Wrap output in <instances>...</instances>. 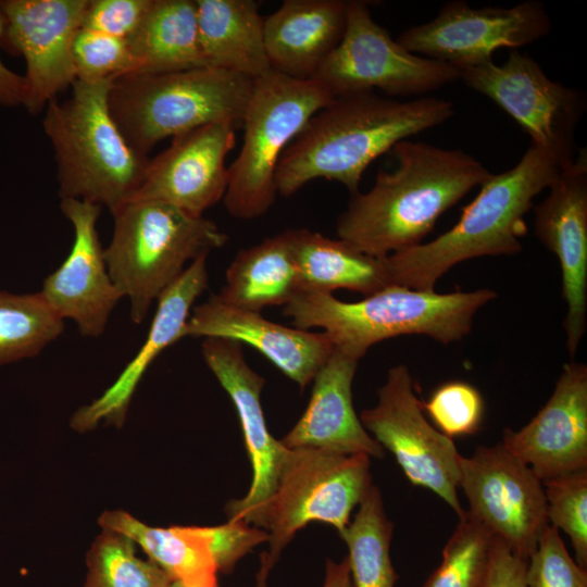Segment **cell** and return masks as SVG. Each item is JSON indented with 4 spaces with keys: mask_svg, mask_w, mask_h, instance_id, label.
Listing matches in <instances>:
<instances>
[{
    "mask_svg": "<svg viewBox=\"0 0 587 587\" xmlns=\"http://www.w3.org/2000/svg\"><path fill=\"white\" fill-rule=\"evenodd\" d=\"M389 152L395 167L351 195L336 224L339 239L375 258L424 242L437 220L491 175L460 149L407 139Z\"/></svg>",
    "mask_w": 587,
    "mask_h": 587,
    "instance_id": "obj_1",
    "label": "cell"
},
{
    "mask_svg": "<svg viewBox=\"0 0 587 587\" xmlns=\"http://www.w3.org/2000/svg\"><path fill=\"white\" fill-rule=\"evenodd\" d=\"M453 114L452 102L436 97L409 101L376 92L335 97L283 153L275 175L277 193L290 197L308 183L324 178L340 183L353 195L374 160Z\"/></svg>",
    "mask_w": 587,
    "mask_h": 587,
    "instance_id": "obj_2",
    "label": "cell"
},
{
    "mask_svg": "<svg viewBox=\"0 0 587 587\" xmlns=\"http://www.w3.org/2000/svg\"><path fill=\"white\" fill-rule=\"evenodd\" d=\"M562 165L529 145L508 171L491 174L458 223L432 241L384 258L389 285L435 290L438 279L460 262L522 250L525 215L534 199L553 182Z\"/></svg>",
    "mask_w": 587,
    "mask_h": 587,
    "instance_id": "obj_3",
    "label": "cell"
},
{
    "mask_svg": "<svg viewBox=\"0 0 587 587\" xmlns=\"http://www.w3.org/2000/svg\"><path fill=\"white\" fill-rule=\"evenodd\" d=\"M497 297L495 290L438 294L389 285L355 302L329 292L300 291L283 314L297 328L320 327L334 348L360 360L377 342L423 335L444 345L466 336L477 311Z\"/></svg>",
    "mask_w": 587,
    "mask_h": 587,
    "instance_id": "obj_4",
    "label": "cell"
},
{
    "mask_svg": "<svg viewBox=\"0 0 587 587\" xmlns=\"http://www.w3.org/2000/svg\"><path fill=\"white\" fill-rule=\"evenodd\" d=\"M112 79H76L64 101L46 107L43 130L57 164L61 199L105 207L111 214L130 200L149 162L115 123L108 103Z\"/></svg>",
    "mask_w": 587,
    "mask_h": 587,
    "instance_id": "obj_5",
    "label": "cell"
},
{
    "mask_svg": "<svg viewBox=\"0 0 587 587\" xmlns=\"http://www.w3.org/2000/svg\"><path fill=\"white\" fill-rule=\"evenodd\" d=\"M104 249L109 274L140 324L152 303L183 274L187 263L223 247L227 235L203 215L158 200H132L112 214Z\"/></svg>",
    "mask_w": 587,
    "mask_h": 587,
    "instance_id": "obj_6",
    "label": "cell"
},
{
    "mask_svg": "<svg viewBox=\"0 0 587 587\" xmlns=\"http://www.w3.org/2000/svg\"><path fill=\"white\" fill-rule=\"evenodd\" d=\"M253 82L210 66L128 73L112 79L108 103L127 142L148 155L159 141L208 124L240 126Z\"/></svg>",
    "mask_w": 587,
    "mask_h": 587,
    "instance_id": "obj_7",
    "label": "cell"
},
{
    "mask_svg": "<svg viewBox=\"0 0 587 587\" xmlns=\"http://www.w3.org/2000/svg\"><path fill=\"white\" fill-rule=\"evenodd\" d=\"M335 97L315 79H297L275 71L253 82L241 126V149L228 166L223 198L227 212L240 220L265 214L277 190L278 162L308 121Z\"/></svg>",
    "mask_w": 587,
    "mask_h": 587,
    "instance_id": "obj_8",
    "label": "cell"
},
{
    "mask_svg": "<svg viewBox=\"0 0 587 587\" xmlns=\"http://www.w3.org/2000/svg\"><path fill=\"white\" fill-rule=\"evenodd\" d=\"M370 457L313 448L287 450L275 491L261 527L268 533L271 567L296 533L312 522L341 533L350 514L372 486Z\"/></svg>",
    "mask_w": 587,
    "mask_h": 587,
    "instance_id": "obj_9",
    "label": "cell"
},
{
    "mask_svg": "<svg viewBox=\"0 0 587 587\" xmlns=\"http://www.w3.org/2000/svg\"><path fill=\"white\" fill-rule=\"evenodd\" d=\"M313 79L334 97L376 89L407 97L460 79V71L408 51L373 18L366 2L352 0L347 4L344 36Z\"/></svg>",
    "mask_w": 587,
    "mask_h": 587,
    "instance_id": "obj_10",
    "label": "cell"
},
{
    "mask_svg": "<svg viewBox=\"0 0 587 587\" xmlns=\"http://www.w3.org/2000/svg\"><path fill=\"white\" fill-rule=\"evenodd\" d=\"M467 87L508 113L529 136L530 145L562 167L574 160L575 129L585 111L582 91L550 79L527 53L511 50L508 59L460 72Z\"/></svg>",
    "mask_w": 587,
    "mask_h": 587,
    "instance_id": "obj_11",
    "label": "cell"
},
{
    "mask_svg": "<svg viewBox=\"0 0 587 587\" xmlns=\"http://www.w3.org/2000/svg\"><path fill=\"white\" fill-rule=\"evenodd\" d=\"M359 417L373 438L394 454L412 485L435 492L459 517L464 514L457 491L461 454L453 440L426 420L405 365L388 371L376 405L363 410Z\"/></svg>",
    "mask_w": 587,
    "mask_h": 587,
    "instance_id": "obj_12",
    "label": "cell"
},
{
    "mask_svg": "<svg viewBox=\"0 0 587 587\" xmlns=\"http://www.w3.org/2000/svg\"><path fill=\"white\" fill-rule=\"evenodd\" d=\"M550 29L549 14L537 0L480 9L455 0L445 3L433 20L402 32L397 41L412 53L461 72L492 61L498 49L529 45Z\"/></svg>",
    "mask_w": 587,
    "mask_h": 587,
    "instance_id": "obj_13",
    "label": "cell"
},
{
    "mask_svg": "<svg viewBox=\"0 0 587 587\" xmlns=\"http://www.w3.org/2000/svg\"><path fill=\"white\" fill-rule=\"evenodd\" d=\"M459 487L466 513L528 560L549 525L544 486L530 467L501 444L479 446L471 457L460 455Z\"/></svg>",
    "mask_w": 587,
    "mask_h": 587,
    "instance_id": "obj_14",
    "label": "cell"
},
{
    "mask_svg": "<svg viewBox=\"0 0 587 587\" xmlns=\"http://www.w3.org/2000/svg\"><path fill=\"white\" fill-rule=\"evenodd\" d=\"M88 0H1L5 26L2 36L26 62L32 114L46 109L77 79L74 39L82 28Z\"/></svg>",
    "mask_w": 587,
    "mask_h": 587,
    "instance_id": "obj_15",
    "label": "cell"
},
{
    "mask_svg": "<svg viewBox=\"0 0 587 587\" xmlns=\"http://www.w3.org/2000/svg\"><path fill=\"white\" fill-rule=\"evenodd\" d=\"M201 353L236 408L252 469L249 491L241 499L229 501L226 514L229 521L261 527L288 450L267 429L261 405L265 379L248 365L241 345L235 340L204 338Z\"/></svg>",
    "mask_w": 587,
    "mask_h": 587,
    "instance_id": "obj_16",
    "label": "cell"
},
{
    "mask_svg": "<svg viewBox=\"0 0 587 587\" xmlns=\"http://www.w3.org/2000/svg\"><path fill=\"white\" fill-rule=\"evenodd\" d=\"M534 208L539 241L559 259L562 295L566 303L563 327L571 357L586 330L587 313V152L580 149L548 187Z\"/></svg>",
    "mask_w": 587,
    "mask_h": 587,
    "instance_id": "obj_17",
    "label": "cell"
},
{
    "mask_svg": "<svg viewBox=\"0 0 587 587\" xmlns=\"http://www.w3.org/2000/svg\"><path fill=\"white\" fill-rule=\"evenodd\" d=\"M60 208L74 229V241L64 262L48 275L39 291L63 321H73L85 337H100L122 299L104 259L97 232L101 207L65 198Z\"/></svg>",
    "mask_w": 587,
    "mask_h": 587,
    "instance_id": "obj_18",
    "label": "cell"
},
{
    "mask_svg": "<svg viewBox=\"0 0 587 587\" xmlns=\"http://www.w3.org/2000/svg\"><path fill=\"white\" fill-rule=\"evenodd\" d=\"M236 143V126L212 123L172 138L149 159L145 177L132 200H158L190 214L223 200L228 186L226 158ZM128 202V201H127Z\"/></svg>",
    "mask_w": 587,
    "mask_h": 587,
    "instance_id": "obj_19",
    "label": "cell"
},
{
    "mask_svg": "<svg viewBox=\"0 0 587 587\" xmlns=\"http://www.w3.org/2000/svg\"><path fill=\"white\" fill-rule=\"evenodd\" d=\"M501 445L541 482L587 469L586 364H565L547 403L520 430L504 428Z\"/></svg>",
    "mask_w": 587,
    "mask_h": 587,
    "instance_id": "obj_20",
    "label": "cell"
},
{
    "mask_svg": "<svg viewBox=\"0 0 587 587\" xmlns=\"http://www.w3.org/2000/svg\"><path fill=\"white\" fill-rule=\"evenodd\" d=\"M183 337L225 338L246 344L267 358L304 389L334 351L323 333L288 327L266 320L260 312L234 307L211 295L195 307Z\"/></svg>",
    "mask_w": 587,
    "mask_h": 587,
    "instance_id": "obj_21",
    "label": "cell"
},
{
    "mask_svg": "<svg viewBox=\"0 0 587 587\" xmlns=\"http://www.w3.org/2000/svg\"><path fill=\"white\" fill-rule=\"evenodd\" d=\"M208 254L193 260L183 274L157 300L158 307L145 342L116 380L90 404L78 409L71 426L80 433L93 429L103 421L121 426L133 395L155 358L183 338L193 304L208 287Z\"/></svg>",
    "mask_w": 587,
    "mask_h": 587,
    "instance_id": "obj_22",
    "label": "cell"
},
{
    "mask_svg": "<svg viewBox=\"0 0 587 587\" xmlns=\"http://www.w3.org/2000/svg\"><path fill=\"white\" fill-rule=\"evenodd\" d=\"M358 359L334 348L316 373L303 414L280 440L289 449L313 448L338 454L383 458L384 448L369 434L352 403Z\"/></svg>",
    "mask_w": 587,
    "mask_h": 587,
    "instance_id": "obj_23",
    "label": "cell"
},
{
    "mask_svg": "<svg viewBox=\"0 0 587 587\" xmlns=\"http://www.w3.org/2000/svg\"><path fill=\"white\" fill-rule=\"evenodd\" d=\"M344 0H286L264 18V40L273 71L313 79L340 42L347 20Z\"/></svg>",
    "mask_w": 587,
    "mask_h": 587,
    "instance_id": "obj_24",
    "label": "cell"
},
{
    "mask_svg": "<svg viewBox=\"0 0 587 587\" xmlns=\"http://www.w3.org/2000/svg\"><path fill=\"white\" fill-rule=\"evenodd\" d=\"M198 37L205 66L255 80L272 71L264 18L253 0H196Z\"/></svg>",
    "mask_w": 587,
    "mask_h": 587,
    "instance_id": "obj_25",
    "label": "cell"
},
{
    "mask_svg": "<svg viewBox=\"0 0 587 587\" xmlns=\"http://www.w3.org/2000/svg\"><path fill=\"white\" fill-rule=\"evenodd\" d=\"M99 524L140 546L173 582L186 587H218L211 526H149L121 510L102 513Z\"/></svg>",
    "mask_w": 587,
    "mask_h": 587,
    "instance_id": "obj_26",
    "label": "cell"
},
{
    "mask_svg": "<svg viewBox=\"0 0 587 587\" xmlns=\"http://www.w3.org/2000/svg\"><path fill=\"white\" fill-rule=\"evenodd\" d=\"M287 233L300 291L333 294L344 288L366 297L389 286L384 258L369 255L339 238L310 229H287Z\"/></svg>",
    "mask_w": 587,
    "mask_h": 587,
    "instance_id": "obj_27",
    "label": "cell"
},
{
    "mask_svg": "<svg viewBox=\"0 0 587 587\" xmlns=\"http://www.w3.org/2000/svg\"><path fill=\"white\" fill-rule=\"evenodd\" d=\"M135 70L159 74L205 66L200 49L196 0H152L127 40Z\"/></svg>",
    "mask_w": 587,
    "mask_h": 587,
    "instance_id": "obj_28",
    "label": "cell"
},
{
    "mask_svg": "<svg viewBox=\"0 0 587 587\" xmlns=\"http://www.w3.org/2000/svg\"><path fill=\"white\" fill-rule=\"evenodd\" d=\"M300 291L287 230L241 249L229 264L217 297L237 308L261 312L285 305Z\"/></svg>",
    "mask_w": 587,
    "mask_h": 587,
    "instance_id": "obj_29",
    "label": "cell"
},
{
    "mask_svg": "<svg viewBox=\"0 0 587 587\" xmlns=\"http://www.w3.org/2000/svg\"><path fill=\"white\" fill-rule=\"evenodd\" d=\"M394 524L387 519L379 489L372 485L352 522L339 533L346 542L355 587H395L390 559Z\"/></svg>",
    "mask_w": 587,
    "mask_h": 587,
    "instance_id": "obj_30",
    "label": "cell"
},
{
    "mask_svg": "<svg viewBox=\"0 0 587 587\" xmlns=\"http://www.w3.org/2000/svg\"><path fill=\"white\" fill-rule=\"evenodd\" d=\"M63 329L39 291H0V365L38 355Z\"/></svg>",
    "mask_w": 587,
    "mask_h": 587,
    "instance_id": "obj_31",
    "label": "cell"
},
{
    "mask_svg": "<svg viewBox=\"0 0 587 587\" xmlns=\"http://www.w3.org/2000/svg\"><path fill=\"white\" fill-rule=\"evenodd\" d=\"M128 537L103 529L88 554L85 587H171V577L151 560L136 555Z\"/></svg>",
    "mask_w": 587,
    "mask_h": 587,
    "instance_id": "obj_32",
    "label": "cell"
},
{
    "mask_svg": "<svg viewBox=\"0 0 587 587\" xmlns=\"http://www.w3.org/2000/svg\"><path fill=\"white\" fill-rule=\"evenodd\" d=\"M494 542L495 536L465 511L423 587H485Z\"/></svg>",
    "mask_w": 587,
    "mask_h": 587,
    "instance_id": "obj_33",
    "label": "cell"
},
{
    "mask_svg": "<svg viewBox=\"0 0 587 587\" xmlns=\"http://www.w3.org/2000/svg\"><path fill=\"white\" fill-rule=\"evenodd\" d=\"M542 483L549 525L564 530L575 550L576 563L587 569V469Z\"/></svg>",
    "mask_w": 587,
    "mask_h": 587,
    "instance_id": "obj_34",
    "label": "cell"
},
{
    "mask_svg": "<svg viewBox=\"0 0 587 587\" xmlns=\"http://www.w3.org/2000/svg\"><path fill=\"white\" fill-rule=\"evenodd\" d=\"M437 429L449 438L472 435L482 424L484 401L471 384L452 380L442 384L423 403Z\"/></svg>",
    "mask_w": 587,
    "mask_h": 587,
    "instance_id": "obj_35",
    "label": "cell"
},
{
    "mask_svg": "<svg viewBox=\"0 0 587 587\" xmlns=\"http://www.w3.org/2000/svg\"><path fill=\"white\" fill-rule=\"evenodd\" d=\"M77 79H114L133 73L134 60L126 40L80 28L74 39Z\"/></svg>",
    "mask_w": 587,
    "mask_h": 587,
    "instance_id": "obj_36",
    "label": "cell"
},
{
    "mask_svg": "<svg viewBox=\"0 0 587 587\" xmlns=\"http://www.w3.org/2000/svg\"><path fill=\"white\" fill-rule=\"evenodd\" d=\"M526 587H587V571L572 559L559 529L551 525L528 558Z\"/></svg>",
    "mask_w": 587,
    "mask_h": 587,
    "instance_id": "obj_37",
    "label": "cell"
},
{
    "mask_svg": "<svg viewBox=\"0 0 587 587\" xmlns=\"http://www.w3.org/2000/svg\"><path fill=\"white\" fill-rule=\"evenodd\" d=\"M152 0H88L82 28L127 40L139 27Z\"/></svg>",
    "mask_w": 587,
    "mask_h": 587,
    "instance_id": "obj_38",
    "label": "cell"
},
{
    "mask_svg": "<svg viewBox=\"0 0 587 587\" xmlns=\"http://www.w3.org/2000/svg\"><path fill=\"white\" fill-rule=\"evenodd\" d=\"M527 562L495 537L485 587H526Z\"/></svg>",
    "mask_w": 587,
    "mask_h": 587,
    "instance_id": "obj_39",
    "label": "cell"
},
{
    "mask_svg": "<svg viewBox=\"0 0 587 587\" xmlns=\"http://www.w3.org/2000/svg\"><path fill=\"white\" fill-rule=\"evenodd\" d=\"M5 21L0 12V38L4 33ZM28 97V86L25 76L9 70L0 60V103L17 107L25 103Z\"/></svg>",
    "mask_w": 587,
    "mask_h": 587,
    "instance_id": "obj_40",
    "label": "cell"
},
{
    "mask_svg": "<svg viewBox=\"0 0 587 587\" xmlns=\"http://www.w3.org/2000/svg\"><path fill=\"white\" fill-rule=\"evenodd\" d=\"M323 587H351V574L347 557L339 563L327 559Z\"/></svg>",
    "mask_w": 587,
    "mask_h": 587,
    "instance_id": "obj_41",
    "label": "cell"
},
{
    "mask_svg": "<svg viewBox=\"0 0 587 587\" xmlns=\"http://www.w3.org/2000/svg\"><path fill=\"white\" fill-rule=\"evenodd\" d=\"M271 569L267 555L264 552L261 557V569L258 573V587H266V578Z\"/></svg>",
    "mask_w": 587,
    "mask_h": 587,
    "instance_id": "obj_42",
    "label": "cell"
},
{
    "mask_svg": "<svg viewBox=\"0 0 587 587\" xmlns=\"http://www.w3.org/2000/svg\"><path fill=\"white\" fill-rule=\"evenodd\" d=\"M171 587H186V586H184L183 584L178 582H172Z\"/></svg>",
    "mask_w": 587,
    "mask_h": 587,
    "instance_id": "obj_43",
    "label": "cell"
}]
</instances>
